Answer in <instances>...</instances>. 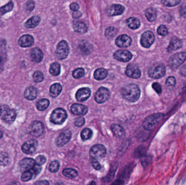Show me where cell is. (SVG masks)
I'll use <instances>...</instances> for the list:
<instances>
[{
	"mask_svg": "<svg viewBox=\"0 0 186 185\" xmlns=\"http://www.w3.org/2000/svg\"><path fill=\"white\" fill-rule=\"evenodd\" d=\"M155 41V36L151 31H146L143 34L140 38V44L145 48H149Z\"/></svg>",
	"mask_w": 186,
	"mask_h": 185,
	"instance_id": "30bf717a",
	"label": "cell"
},
{
	"mask_svg": "<svg viewBox=\"0 0 186 185\" xmlns=\"http://www.w3.org/2000/svg\"><path fill=\"white\" fill-rule=\"evenodd\" d=\"M111 128L116 137L122 139L125 136V131L121 125H119L118 124H113L111 126Z\"/></svg>",
	"mask_w": 186,
	"mask_h": 185,
	"instance_id": "cb8c5ba5",
	"label": "cell"
},
{
	"mask_svg": "<svg viewBox=\"0 0 186 185\" xmlns=\"http://www.w3.org/2000/svg\"><path fill=\"white\" fill-rule=\"evenodd\" d=\"M72 133L69 130L64 131L60 133V135L56 140V144L58 147H63L68 142L71 138Z\"/></svg>",
	"mask_w": 186,
	"mask_h": 185,
	"instance_id": "4fadbf2b",
	"label": "cell"
},
{
	"mask_svg": "<svg viewBox=\"0 0 186 185\" xmlns=\"http://www.w3.org/2000/svg\"><path fill=\"white\" fill-rule=\"evenodd\" d=\"M62 90V86L59 83H55L51 85L50 89V94L52 97H56L60 94Z\"/></svg>",
	"mask_w": 186,
	"mask_h": 185,
	"instance_id": "83f0119b",
	"label": "cell"
},
{
	"mask_svg": "<svg viewBox=\"0 0 186 185\" xmlns=\"http://www.w3.org/2000/svg\"><path fill=\"white\" fill-rule=\"evenodd\" d=\"M108 75V71L106 69L100 68L97 69L94 72V78L98 80H101L105 79Z\"/></svg>",
	"mask_w": 186,
	"mask_h": 185,
	"instance_id": "f1b7e54d",
	"label": "cell"
},
{
	"mask_svg": "<svg viewBox=\"0 0 186 185\" xmlns=\"http://www.w3.org/2000/svg\"><path fill=\"white\" fill-rule=\"evenodd\" d=\"M81 136L83 141H86L91 139L93 136V131L89 128H85V129L82 131Z\"/></svg>",
	"mask_w": 186,
	"mask_h": 185,
	"instance_id": "d590c367",
	"label": "cell"
},
{
	"mask_svg": "<svg viewBox=\"0 0 186 185\" xmlns=\"http://www.w3.org/2000/svg\"><path fill=\"white\" fill-rule=\"evenodd\" d=\"M30 131L32 136L37 137L41 136L44 132V127L43 123L38 121H34L30 127Z\"/></svg>",
	"mask_w": 186,
	"mask_h": 185,
	"instance_id": "9c48e42d",
	"label": "cell"
},
{
	"mask_svg": "<svg viewBox=\"0 0 186 185\" xmlns=\"http://www.w3.org/2000/svg\"><path fill=\"white\" fill-rule=\"evenodd\" d=\"M157 33L159 36H166L168 34V30L167 27L164 25H161L157 28Z\"/></svg>",
	"mask_w": 186,
	"mask_h": 185,
	"instance_id": "ee69618b",
	"label": "cell"
},
{
	"mask_svg": "<svg viewBox=\"0 0 186 185\" xmlns=\"http://www.w3.org/2000/svg\"><path fill=\"white\" fill-rule=\"evenodd\" d=\"M37 94L38 91L36 87L34 86H30L27 87L25 90L24 96L25 98L27 99L28 100L33 101L37 98Z\"/></svg>",
	"mask_w": 186,
	"mask_h": 185,
	"instance_id": "d4e9b609",
	"label": "cell"
},
{
	"mask_svg": "<svg viewBox=\"0 0 186 185\" xmlns=\"http://www.w3.org/2000/svg\"><path fill=\"white\" fill-rule=\"evenodd\" d=\"M88 185H97V184L94 181H92V182H90V183Z\"/></svg>",
	"mask_w": 186,
	"mask_h": 185,
	"instance_id": "be15d7a7",
	"label": "cell"
},
{
	"mask_svg": "<svg viewBox=\"0 0 186 185\" xmlns=\"http://www.w3.org/2000/svg\"><path fill=\"white\" fill-rule=\"evenodd\" d=\"M85 123V118L83 117H79L77 118L75 121V124L78 127H81L84 125Z\"/></svg>",
	"mask_w": 186,
	"mask_h": 185,
	"instance_id": "681fc988",
	"label": "cell"
},
{
	"mask_svg": "<svg viewBox=\"0 0 186 185\" xmlns=\"http://www.w3.org/2000/svg\"><path fill=\"white\" fill-rule=\"evenodd\" d=\"M34 43V38L32 36L26 34L22 36L19 40L20 46L22 47L32 46Z\"/></svg>",
	"mask_w": 186,
	"mask_h": 185,
	"instance_id": "603a6c76",
	"label": "cell"
},
{
	"mask_svg": "<svg viewBox=\"0 0 186 185\" xmlns=\"http://www.w3.org/2000/svg\"><path fill=\"white\" fill-rule=\"evenodd\" d=\"M38 146V142L35 140H31L25 142L22 146L23 152L27 154H31L36 152Z\"/></svg>",
	"mask_w": 186,
	"mask_h": 185,
	"instance_id": "5bb4252c",
	"label": "cell"
},
{
	"mask_svg": "<svg viewBox=\"0 0 186 185\" xmlns=\"http://www.w3.org/2000/svg\"><path fill=\"white\" fill-rule=\"evenodd\" d=\"M132 43V39L129 36L123 34L119 36L115 40L117 46L121 48H125L130 46Z\"/></svg>",
	"mask_w": 186,
	"mask_h": 185,
	"instance_id": "2e32d148",
	"label": "cell"
},
{
	"mask_svg": "<svg viewBox=\"0 0 186 185\" xmlns=\"http://www.w3.org/2000/svg\"><path fill=\"white\" fill-rule=\"evenodd\" d=\"M126 24L128 25L129 27L132 30H137L140 28V20L134 17H131L127 19Z\"/></svg>",
	"mask_w": 186,
	"mask_h": 185,
	"instance_id": "4316f807",
	"label": "cell"
},
{
	"mask_svg": "<svg viewBox=\"0 0 186 185\" xmlns=\"http://www.w3.org/2000/svg\"><path fill=\"white\" fill-rule=\"evenodd\" d=\"M162 2L164 6L172 7L174 6H177L180 3L181 1H162Z\"/></svg>",
	"mask_w": 186,
	"mask_h": 185,
	"instance_id": "f6af8a7d",
	"label": "cell"
},
{
	"mask_svg": "<svg viewBox=\"0 0 186 185\" xmlns=\"http://www.w3.org/2000/svg\"><path fill=\"white\" fill-rule=\"evenodd\" d=\"M74 29L77 33L85 34L88 31L87 25L84 22L77 21L74 24Z\"/></svg>",
	"mask_w": 186,
	"mask_h": 185,
	"instance_id": "484cf974",
	"label": "cell"
},
{
	"mask_svg": "<svg viewBox=\"0 0 186 185\" xmlns=\"http://www.w3.org/2000/svg\"><path fill=\"white\" fill-rule=\"evenodd\" d=\"M124 10L125 8L120 5H112L108 7L107 13L110 17L116 16L123 14Z\"/></svg>",
	"mask_w": 186,
	"mask_h": 185,
	"instance_id": "d6986e66",
	"label": "cell"
},
{
	"mask_svg": "<svg viewBox=\"0 0 186 185\" xmlns=\"http://www.w3.org/2000/svg\"><path fill=\"white\" fill-rule=\"evenodd\" d=\"M85 70L83 68H77L75 70H74L72 74V76L75 78L79 79L84 76L85 75Z\"/></svg>",
	"mask_w": 186,
	"mask_h": 185,
	"instance_id": "60d3db41",
	"label": "cell"
},
{
	"mask_svg": "<svg viewBox=\"0 0 186 185\" xmlns=\"http://www.w3.org/2000/svg\"><path fill=\"white\" fill-rule=\"evenodd\" d=\"M180 13L181 16L183 17H186V3H183L180 8Z\"/></svg>",
	"mask_w": 186,
	"mask_h": 185,
	"instance_id": "db71d44e",
	"label": "cell"
},
{
	"mask_svg": "<svg viewBox=\"0 0 186 185\" xmlns=\"http://www.w3.org/2000/svg\"><path fill=\"white\" fill-rule=\"evenodd\" d=\"M36 165V161L31 158H25L20 163V167L21 171H27L32 169Z\"/></svg>",
	"mask_w": 186,
	"mask_h": 185,
	"instance_id": "ac0fdd59",
	"label": "cell"
},
{
	"mask_svg": "<svg viewBox=\"0 0 186 185\" xmlns=\"http://www.w3.org/2000/svg\"><path fill=\"white\" fill-rule=\"evenodd\" d=\"M33 80L36 83L41 82L44 79V75L40 71H36L33 76Z\"/></svg>",
	"mask_w": 186,
	"mask_h": 185,
	"instance_id": "ab89813d",
	"label": "cell"
},
{
	"mask_svg": "<svg viewBox=\"0 0 186 185\" xmlns=\"http://www.w3.org/2000/svg\"><path fill=\"white\" fill-rule=\"evenodd\" d=\"M165 72L166 70L164 65L162 63H156L149 68V75L152 78L159 79L164 76Z\"/></svg>",
	"mask_w": 186,
	"mask_h": 185,
	"instance_id": "3957f363",
	"label": "cell"
},
{
	"mask_svg": "<svg viewBox=\"0 0 186 185\" xmlns=\"http://www.w3.org/2000/svg\"><path fill=\"white\" fill-rule=\"evenodd\" d=\"M71 111L76 115H85L88 112V108L82 104H74L71 105Z\"/></svg>",
	"mask_w": 186,
	"mask_h": 185,
	"instance_id": "44dd1931",
	"label": "cell"
},
{
	"mask_svg": "<svg viewBox=\"0 0 186 185\" xmlns=\"http://www.w3.org/2000/svg\"><path fill=\"white\" fill-rule=\"evenodd\" d=\"M186 59V53L181 52L172 55L168 61V65L170 68L175 69L183 64Z\"/></svg>",
	"mask_w": 186,
	"mask_h": 185,
	"instance_id": "277c9868",
	"label": "cell"
},
{
	"mask_svg": "<svg viewBox=\"0 0 186 185\" xmlns=\"http://www.w3.org/2000/svg\"><path fill=\"white\" fill-rule=\"evenodd\" d=\"M110 92L107 88L101 87L99 88L95 95V99L97 103H103L110 98Z\"/></svg>",
	"mask_w": 186,
	"mask_h": 185,
	"instance_id": "8fae6325",
	"label": "cell"
},
{
	"mask_svg": "<svg viewBox=\"0 0 186 185\" xmlns=\"http://www.w3.org/2000/svg\"><path fill=\"white\" fill-rule=\"evenodd\" d=\"M35 3L33 1H29L26 4V9L28 11H32L33 9L34 8Z\"/></svg>",
	"mask_w": 186,
	"mask_h": 185,
	"instance_id": "f907efd6",
	"label": "cell"
},
{
	"mask_svg": "<svg viewBox=\"0 0 186 185\" xmlns=\"http://www.w3.org/2000/svg\"><path fill=\"white\" fill-rule=\"evenodd\" d=\"M63 174L65 177L70 179H73L77 176V171L72 168H66L63 170Z\"/></svg>",
	"mask_w": 186,
	"mask_h": 185,
	"instance_id": "836d02e7",
	"label": "cell"
},
{
	"mask_svg": "<svg viewBox=\"0 0 186 185\" xmlns=\"http://www.w3.org/2000/svg\"><path fill=\"white\" fill-rule=\"evenodd\" d=\"M34 185H50L49 182L47 180H40L34 183Z\"/></svg>",
	"mask_w": 186,
	"mask_h": 185,
	"instance_id": "680465c9",
	"label": "cell"
},
{
	"mask_svg": "<svg viewBox=\"0 0 186 185\" xmlns=\"http://www.w3.org/2000/svg\"><path fill=\"white\" fill-rule=\"evenodd\" d=\"M121 93L123 98L127 101L130 102H135L140 98V90L136 85L130 84L122 89Z\"/></svg>",
	"mask_w": 186,
	"mask_h": 185,
	"instance_id": "6da1fadb",
	"label": "cell"
},
{
	"mask_svg": "<svg viewBox=\"0 0 186 185\" xmlns=\"http://www.w3.org/2000/svg\"><path fill=\"white\" fill-rule=\"evenodd\" d=\"M16 116L17 114L14 109H11L7 105H2V110L0 114V117L5 122L11 123L15 120Z\"/></svg>",
	"mask_w": 186,
	"mask_h": 185,
	"instance_id": "8992f818",
	"label": "cell"
},
{
	"mask_svg": "<svg viewBox=\"0 0 186 185\" xmlns=\"http://www.w3.org/2000/svg\"><path fill=\"white\" fill-rule=\"evenodd\" d=\"M2 105H0V114L2 112Z\"/></svg>",
	"mask_w": 186,
	"mask_h": 185,
	"instance_id": "e7e4bbea",
	"label": "cell"
},
{
	"mask_svg": "<svg viewBox=\"0 0 186 185\" xmlns=\"http://www.w3.org/2000/svg\"><path fill=\"white\" fill-rule=\"evenodd\" d=\"M41 170V166L38 165H37L36 163V165L34 166V167L32 169V173H33V174H34L35 176L37 175L40 172Z\"/></svg>",
	"mask_w": 186,
	"mask_h": 185,
	"instance_id": "f5cc1de1",
	"label": "cell"
},
{
	"mask_svg": "<svg viewBox=\"0 0 186 185\" xmlns=\"http://www.w3.org/2000/svg\"><path fill=\"white\" fill-rule=\"evenodd\" d=\"M176 83V79L174 77H169L166 80V85L168 86H175Z\"/></svg>",
	"mask_w": 186,
	"mask_h": 185,
	"instance_id": "bcb514c9",
	"label": "cell"
},
{
	"mask_svg": "<svg viewBox=\"0 0 186 185\" xmlns=\"http://www.w3.org/2000/svg\"><path fill=\"white\" fill-rule=\"evenodd\" d=\"M180 74L182 76H186V64L181 67V68L180 70Z\"/></svg>",
	"mask_w": 186,
	"mask_h": 185,
	"instance_id": "6f0895ef",
	"label": "cell"
},
{
	"mask_svg": "<svg viewBox=\"0 0 186 185\" xmlns=\"http://www.w3.org/2000/svg\"><path fill=\"white\" fill-rule=\"evenodd\" d=\"M114 58L119 61L126 63L131 60L132 58L131 53L127 50H119L114 53Z\"/></svg>",
	"mask_w": 186,
	"mask_h": 185,
	"instance_id": "7c38bea8",
	"label": "cell"
},
{
	"mask_svg": "<svg viewBox=\"0 0 186 185\" xmlns=\"http://www.w3.org/2000/svg\"><path fill=\"white\" fill-rule=\"evenodd\" d=\"M81 16H82V13L81 11H74L72 13V17L74 19H79Z\"/></svg>",
	"mask_w": 186,
	"mask_h": 185,
	"instance_id": "91938a15",
	"label": "cell"
},
{
	"mask_svg": "<svg viewBox=\"0 0 186 185\" xmlns=\"http://www.w3.org/2000/svg\"><path fill=\"white\" fill-rule=\"evenodd\" d=\"M46 161V159L45 157L43 155H39L38 156H37L36 158V163L37 165H38L41 166L42 165H43Z\"/></svg>",
	"mask_w": 186,
	"mask_h": 185,
	"instance_id": "7dc6e473",
	"label": "cell"
},
{
	"mask_svg": "<svg viewBox=\"0 0 186 185\" xmlns=\"http://www.w3.org/2000/svg\"><path fill=\"white\" fill-rule=\"evenodd\" d=\"M164 114L157 113L151 114L145 118L143 123V128L148 131L153 130L164 119Z\"/></svg>",
	"mask_w": 186,
	"mask_h": 185,
	"instance_id": "7a4b0ae2",
	"label": "cell"
},
{
	"mask_svg": "<svg viewBox=\"0 0 186 185\" xmlns=\"http://www.w3.org/2000/svg\"><path fill=\"white\" fill-rule=\"evenodd\" d=\"M91 94L90 89L88 87H83L77 91L76 98L79 102H85L87 100Z\"/></svg>",
	"mask_w": 186,
	"mask_h": 185,
	"instance_id": "e0dca14e",
	"label": "cell"
},
{
	"mask_svg": "<svg viewBox=\"0 0 186 185\" xmlns=\"http://www.w3.org/2000/svg\"><path fill=\"white\" fill-rule=\"evenodd\" d=\"M14 7V3L13 1H10L6 5L0 8V15H3L8 12L12 11Z\"/></svg>",
	"mask_w": 186,
	"mask_h": 185,
	"instance_id": "e575fe53",
	"label": "cell"
},
{
	"mask_svg": "<svg viewBox=\"0 0 186 185\" xmlns=\"http://www.w3.org/2000/svg\"><path fill=\"white\" fill-rule=\"evenodd\" d=\"M2 136H3V133L0 131V138H1V137H2Z\"/></svg>",
	"mask_w": 186,
	"mask_h": 185,
	"instance_id": "003e7915",
	"label": "cell"
},
{
	"mask_svg": "<svg viewBox=\"0 0 186 185\" xmlns=\"http://www.w3.org/2000/svg\"><path fill=\"white\" fill-rule=\"evenodd\" d=\"M79 8V5H78V3H76V2H73L70 5V8L71 9L72 11H77Z\"/></svg>",
	"mask_w": 186,
	"mask_h": 185,
	"instance_id": "9f6ffc18",
	"label": "cell"
},
{
	"mask_svg": "<svg viewBox=\"0 0 186 185\" xmlns=\"http://www.w3.org/2000/svg\"><path fill=\"white\" fill-rule=\"evenodd\" d=\"M126 74L129 77L137 79L141 76V71L137 65L134 64H129L126 68Z\"/></svg>",
	"mask_w": 186,
	"mask_h": 185,
	"instance_id": "9a60e30c",
	"label": "cell"
},
{
	"mask_svg": "<svg viewBox=\"0 0 186 185\" xmlns=\"http://www.w3.org/2000/svg\"><path fill=\"white\" fill-rule=\"evenodd\" d=\"M182 92L183 93H186V83L184 85V86H183V89H182Z\"/></svg>",
	"mask_w": 186,
	"mask_h": 185,
	"instance_id": "6125c7cd",
	"label": "cell"
},
{
	"mask_svg": "<svg viewBox=\"0 0 186 185\" xmlns=\"http://www.w3.org/2000/svg\"><path fill=\"white\" fill-rule=\"evenodd\" d=\"M124 181L121 180H117L113 182L111 185H123Z\"/></svg>",
	"mask_w": 186,
	"mask_h": 185,
	"instance_id": "94428289",
	"label": "cell"
},
{
	"mask_svg": "<svg viewBox=\"0 0 186 185\" xmlns=\"http://www.w3.org/2000/svg\"><path fill=\"white\" fill-rule=\"evenodd\" d=\"M91 165L93 166L94 168L96 170H99L101 169V165L98 161L95 159H92L91 160Z\"/></svg>",
	"mask_w": 186,
	"mask_h": 185,
	"instance_id": "11a10c76",
	"label": "cell"
},
{
	"mask_svg": "<svg viewBox=\"0 0 186 185\" xmlns=\"http://www.w3.org/2000/svg\"><path fill=\"white\" fill-rule=\"evenodd\" d=\"M69 53L68 44L65 40L60 41L58 44L56 49V55L60 60H63L68 57Z\"/></svg>",
	"mask_w": 186,
	"mask_h": 185,
	"instance_id": "ba28073f",
	"label": "cell"
},
{
	"mask_svg": "<svg viewBox=\"0 0 186 185\" xmlns=\"http://www.w3.org/2000/svg\"><path fill=\"white\" fill-rule=\"evenodd\" d=\"M50 73L54 76H58L60 72V66L58 63L52 64L50 67Z\"/></svg>",
	"mask_w": 186,
	"mask_h": 185,
	"instance_id": "d6a6232c",
	"label": "cell"
},
{
	"mask_svg": "<svg viewBox=\"0 0 186 185\" xmlns=\"http://www.w3.org/2000/svg\"><path fill=\"white\" fill-rule=\"evenodd\" d=\"M90 156L93 159H100L104 158L106 154V148L101 144H96L91 147L89 152Z\"/></svg>",
	"mask_w": 186,
	"mask_h": 185,
	"instance_id": "52a82bcc",
	"label": "cell"
},
{
	"mask_svg": "<svg viewBox=\"0 0 186 185\" xmlns=\"http://www.w3.org/2000/svg\"><path fill=\"white\" fill-rule=\"evenodd\" d=\"M33 174L32 171H24L21 175V180L24 182L30 180L32 178Z\"/></svg>",
	"mask_w": 186,
	"mask_h": 185,
	"instance_id": "b9f144b4",
	"label": "cell"
},
{
	"mask_svg": "<svg viewBox=\"0 0 186 185\" xmlns=\"http://www.w3.org/2000/svg\"><path fill=\"white\" fill-rule=\"evenodd\" d=\"M59 163L57 161H52L50 165V171L52 173H56L59 170Z\"/></svg>",
	"mask_w": 186,
	"mask_h": 185,
	"instance_id": "7bdbcfd3",
	"label": "cell"
},
{
	"mask_svg": "<svg viewBox=\"0 0 186 185\" xmlns=\"http://www.w3.org/2000/svg\"><path fill=\"white\" fill-rule=\"evenodd\" d=\"M50 102L47 99H41L37 102V108L39 111H44L49 106Z\"/></svg>",
	"mask_w": 186,
	"mask_h": 185,
	"instance_id": "1f68e13d",
	"label": "cell"
},
{
	"mask_svg": "<svg viewBox=\"0 0 186 185\" xmlns=\"http://www.w3.org/2000/svg\"><path fill=\"white\" fill-rule=\"evenodd\" d=\"M56 185H64V184L63 183H57L56 184Z\"/></svg>",
	"mask_w": 186,
	"mask_h": 185,
	"instance_id": "03108f58",
	"label": "cell"
},
{
	"mask_svg": "<svg viewBox=\"0 0 186 185\" xmlns=\"http://www.w3.org/2000/svg\"><path fill=\"white\" fill-rule=\"evenodd\" d=\"M151 158L149 156H146L144 155V156H143L142 158V163L143 166L144 167H146L148 166L151 162Z\"/></svg>",
	"mask_w": 186,
	"mask_h": 185,
	"instance_id": "c3c4849f",
	"label": "cell"
},
{
	"mask_svg": "<svg viewBox=\"0 0 186 185\" xmlns=\"http://www.w3.org/2000/svg\"><path fill=\"white\" fill-rule=\"evenodd\" d=\"M67 118L66 111L62 108H57L52 112L50 117V121L55 124H62Z\"/></svg>",
	"mask_w": 186,
	"mask_h": 185,
	"instance_id": "5b68a950",
	"label": "cell"
},
{
	"mask_svg": "<svg viewBox=\"0 0 186 185\" xmlns=\"http://www.w3.org/2000/svg\"><path fill=\"white\" fill-rule=\"evenodd\" d=\"M9 162L8 155L6 152L0 153V165L6 166Z\"/></svg>",
	"mask_w": 186,
	"mask_h": 185,
	"instance_id": "74e56055",
	"label": "cell"
},
{
	"mask_svg": "<svg viewBox=\"0 0 186 185\" xmlns=\"http://www.w3.org/2000/svg\"><path fill=\"white\" fill-rule=\"evenodd\" d=\"M43 53L40 49L38 47L34 48L30 51V58L35 63L41 62L43 59Z\"/></svg>",
	"mask_w": 186,
	"mask_h": 185,
	"instance_id": "7402d4cb",
	"label": "cell"
},
{
	"mask_svg": "<svg viewBox=\"0 0 186 185\" xmlns=\"http://www.w3.org/2000/svg\"><path fill=\"white\" fill-rule=\"evenodd\" d=\"M40 21V18L38 16H34L30 19L28 20L25 24L26 27L27 28H33L39 25Z\"/></svg>",
	"mask_w": 186,
	"mask_h": 185,
	"instance_id": "f546056e",
	"label": "cell"
},
{
	"mask_svg": "<svg viewBox=\"0 0 186 185\" xmlns=\"http://www.w3.org/2000/svg\"><path fill=\"white\" fill-rule=\"evenodd\" d=\"M152 87L153 90L156 91L158 94H160L162 92V87L161 85L159 83H154L152 85Z\"/></svg>",
	"mask_w": 186,
	"mask_h": 185,
	"instance_id": "816d5d0a",
	"label": "cell"
},
{
	"mask_svg": "<svg viewBox=\"0 0 186 185\" xmlns=\"http://www.w3.org/2000/svg\"><path fill=\"white\" fill-rule=\"evenodd\" d=\"M182 47V41H181V40L176 36H173L170 39L169 45L168 46L167 50L169 52H172L180 49Z\"/></svg>",
	"mask_w": 186,
	"mask_h": 185,
	"instance_id": "ffe728a7",
	"label": "cell"
},
{
	"mask_svg": "<svg viewBox=\"0 0 186 185\" xmlns=\"http://www.w3.org/2000/svg\"><path fill=\"white\" fill-rule=\"evenodd\" d=\"M145 16L148 21L152 22L155 21L157 17V11L156 9L153 8H149L145 11Z\"/></svg>",
	"mask_w": 186,
	"mask_h": 185,
	"instance_id": "4dcf8cb0",
	"label": "cell"
},
{
	"mask_svg": "<svg viewBox=\"0 0 186 185\" xmlns=\"http://www.w3.org/2000/svg\"><path fill=\"white\" fill-rule=\"evenodd\" d=\"M117 168V166H114L112 167L111 169H110L109 173L107 175V177H105L104 179V181L106 182H109L112 179L115 174V171Z\"/></svg>",
	"mask_w": 186,
	"mask_h": 185,
	"instance_id": "f35d334b",
	"label": "cell"
},
{
	"mask_svg": "<svg viewBox=\"0 0 186 185\" xmlns=\"http://www.w3.org/2000/svg\"><path fill=\"white\" fill-rule=\"evenodd\" d=\"M117 30L115 27H110L106 29L105 32V36L108 39H112L116 35Z\"/></svg>",
	"mask_w": 186,
	"mask_h": 185,
	"instance_id": "8d00e7d4",
	"label": "cell"
}]
</instances>
